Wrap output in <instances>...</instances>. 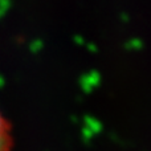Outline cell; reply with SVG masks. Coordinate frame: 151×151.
Segmentation results:
<instances>
[{
	"mask_svg": "<svg viewBox=\"0 0 151 151\" xmlns=\"http://www.w3.org/2000/svg\"><path fill=\"white\" fill-rule=\"evenodd\" d=\"M12 147L11 126L0 113V151H9Z\"/></svg>",
	"mask_w": 151,
	"mask_h": 151,
	"instance_id": "obj_1",
	"label": "cell"
}]
</instances>
